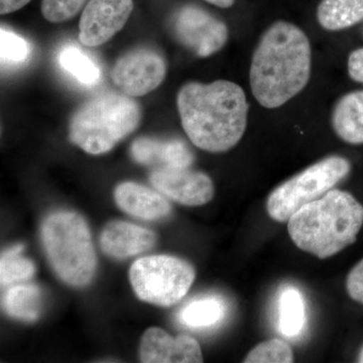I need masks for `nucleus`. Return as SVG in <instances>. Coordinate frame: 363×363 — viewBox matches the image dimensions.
I'll list each match as a JSON object with an SVG mask.
<instances>
[{
  "mask_svg": "<svg viewBox=\"0 0 363 363\" xmlns=\"http://www.w3.org/2000/svg\"><path fill=\"white\" fill-rule=\"evenodd\" d=\"M114 197L121 210L145 220H157L171 213V204L162 193L133 182L117 186Z\"/></svg>",
  "mask_w": 363,
  "mask_h": 363,
  "instance_id": "obj_15",
  "label": "nucleus"
},
{
  "mask_svg": "<svg viewBox=\"0 0 363 363\" xmlns=\"http://www.w3.org/2000/svg\"><path fill=\"white\" fill-rule=\"evenodd\" d=\"M133 0H89L79 21V40L87 47L108 42L128 23Z\"/></svg>",
  "mask_w": 363,
  "mask_h": 363,
  "instance_id": "obj_10",
  "label": "nucleus"
},
{
  "mask_svg": "<svg viewBox=\"0 0 363 363\" xmlns=\"http://www.w3.org/2000/svg\"><path fill=\"white\" fill-rule=\"evenodd\" d=\"M311 59L306 33L293 23L277 21L253 52L250 72L253 96L266 108L281 107L309 82Z\"/></svg>",
  "mask_w": 363,
  "mask_h": 363,
  "instance_id": "obj_2",
  "label": "nucleus"
},
{
  "mask_svg": "<svg viewBox=\"0 0 363 363\" xmlns=\"http://www.w3.org/2000/svg\"><path fill=\"white\" fill-rule=\"evenodd\" d=\"M23 250V245H16L2 253L0 260V281L2 286L26 281L35 274V267L32 260L21 257Z\"/></svg>",
  "mask_w": 363,
  "mask_h": 363,
  "instance_id": "obj_22",
  "label": "nucleus"
},
{
  "mask_svg": "<svg viewBox=\"0 0 363 363\" xmlns=\"http://www.w3.org/2000/svg\"><path fill=\"white\" fill-rule=\"evenodd\" d=\"M130 152L138 164L154 166L157 169L190 168L194 162V155L187 143L177 138L160 140L143 136L133 142Z\"/></svg>",
  "mask_w": 363,
  "mask_h": 363,
  "instance_id": "obj_13",
  "label": "nucleus"
},
{
  "mask_svg": "<svg viewBox=\"0 0 363 363\" xmlns=\"http://www.w3.org/2000/svg\"><path fill=\"white\" fill-rule=\"evenodd\" d=\"M225 307L216 298H204L189 303L180 312L182 324L190 328H206L221 321Z\"/></svg>",
  "mask_w": 363,
  "mask_h": 363,
  "instance_id": "obj_21",
  "label": "nucleus"
},
{
  "mask_svg": "<svg viewBox=\"0 0 363 363\" xmlns=\"http://www.w3.org/2000/svg\"><path fill=\"white\" fill-rule=\"evenodd\" d=\"M363 226V205L345 191L332 190L300 209L288 220L296 247L326 259L357 240Z\"/></svg>",
  "mask_w": 363,
  "mask_h": 363,
  "instance_id": "obj_3",
  "label": "nucleus"
},
{
  "mask_svg": "<svg viewBox=\"0 0 363 363\" xmlns=\"http://www.w3.org/2000/svg\"><path fill=\"white\" fill-rule=\"evenodd\" d=\"M58 61L62 69L70 74L79 84L93 87L101 80L100 67L77 45H64L59 52Z\"/></svg>",
  "mask_w": 363,
  "mask_h": 363,
  "instance_id": "obj_18",
  "label": "nucleus"
},
{
  "mask_svg": "<svg viewBox=\"0 0 363 363\" xmlns=\"http://www.w3.org/2000/svg\"><path fill=\"white\" fill-rule=\"evenodd\" d=\"M157 235L149 229L124 221L107 224L100 236L102 250L114 259H128L147 252L156 245Z\"/></svg>",
  "mask_w": 363,
  "mask_h": 363,
  "instance_id": "obj_14",
  "label": "nucleus"
},
{
  "mask_svg": "<svg viewBox=\"0 0 363 363\" xmlns=\"http://www.w3.org/2000/svg\"><path fill=\"white\" fill-rule=\"evenodd\" d=\"M209 4H214V6L221 7V9H228L233 6L235 0H205Z\"/></svg>",
  "mask_w": 363,
  "mask_h": 363,
  "instance_id": "obj_29",
  "label": "nucleus"
},
{
  "mask_svg": "<svg viewBox=\"0 0 363 363\" xmlns=\"http://www.w3.org/2000/svg\"><path fill=\"white\" fill-rule=\"evenodd\" d=\"M346 290L353 301L363 305V259L348 274Z\"/></svg>",
  "mask_w": 363,
  "mask_h": 363,
  "instance_id": "obj_26",
  "label": "nucleus"
},
{
  "mask_svg": "<svg viewBox=\"0 0 363 363\" xmlns=\"http://www.w3.org/2000/svg\"><path fill=\"white\" fill-rule=\"evenodd\" d=\"M294 362L292 348L281 339L274 338L259 344L243 360L245 363H290Z\"/></svg>",
  "mask_w": 363,
  "mask_h": 363,
  "instance_id": "obj_23",
  "label": "nucleus"
},
{
  "mask_svg": "<svg viewBox=\"0 0 363 363\" xmlns=\"http://www.w3.org/2000/svg\"><path fill=\"white\" fill-rule=\"evenodd\" d=\"M348 73L351 79L363 84V48L351 52L348 59Z\"/></svg>",
  "mask_w": 363,
  "mask_h": 363,
  "instance_id": "obj_27",
  "label": "nucleus"
},
{
  "mask_svg": "<svg viewBox=\"0 0 363 363\" xmlns=\"http://www.w3.org/2000/svg\"><path fill=\"white\" fill-rule=\"evenodd\" d=\"M192 264L179 257L152 255L135 260L130 267L133 291L140 300L169 307L180 302L194 283Z\"/></svg>",
  "mask_w": 363,
  "mask_h": 363,
  "instance_id": "obj_7",
  "label": "nucleus"
},
{
  "mask_svg": "<svg viewBox=\"0 0 363 363\" xmlns=\"http://www.w3.org/2000/svg\"><path fill=\"white\" fill-rule=\"evenodd\" d=\"M87 4L88 0H42L43 16L50 23H64L75 18Z\"/></svg>",
  "mask_w": 363,
  "mask_h": 363,
  "instance_id": "obj_25",
  "label": "nucleus"
},
{
  "mask_svg": "<svg viewBox=\"0 0 363 363\" xmlns=\"http://www.w3.org/2000/svg\"><path fill=\"white\" fill-rule=\"evenodd\" d=\"M42 240L55 272L68 285L83 286L96 271V255L89 227L74 212H55L42 227Z\"/></svg>",
  "mask_w": 363,
  "mask_h": 363,
  "instance_id": "obj_5",
  "label": "nucleus"
},
{
  "mask_svg": "<svg viewBox=\"0 0 363 363\" xmlns=\"http://www.w3.org/2000/svg\"><path fill=\"white\" fill-rule=\"evenodd\" d=\"M345 157L332 156L312 164L274 189L267 201L269 217L288 222L301 207L323 197L350 174Z\"/></svg>",
  "mask_w": 363,
  "mask_h": 363,
  "instance_id": "obj_6",
  "label": "nucleus"
},
{
  "mask_svg": "<svg viewBox=\"0 0 363 363\" xmlns=\"http://www.w3.org/2000/svg\"><path fill=\"white\" fill-rule=\"evenodd\" d=\"M140 118L142 111L133 97L124 93H102L74 112L69 138L88 154H105L133 133Z\"/></svg>",
  "mask_w": 363,
  "mask_h": 363,
  "instance_id": "obj_4",
  "label": "nucleus"
},
{
  "mask_svg": "<svg viewBox=\"0 0 363 363\" xmlns=\"http://www.w3.org/2000/svg\"><path fill=\"white\" fill-rule=\"evenodd\" d=\"M0 51L2 66H18L28 61L30 48L18 33L2 28L0 30Z\"/></svg>",
  "mask_w": 363,
  "mask_h": 363,
  "instance_id": "obj_24",
  "label": "nucleus"
},
{
  "mask_svg": "<svg viewBox=\"0 0 363 363\" xmlns=\"http://www.w3.org/2000/svg\"><path fill=\"white\" fill-rule=\"evenodd\" d=\"M2 303L9 316L23 321H35L42 309V294L35 285L14 286L6 291Z\"/></svg>",
  "mask_w": 363,
  "mask_h": 363,
  "instance_id": "obj_19",
  "label": "nucleus"
},
{
  "mask_svg": "<svg viewBox=\"0 0 363 363\" xmlns=\"http://www.w3.org/2000/svg\"><path fill=\"white\" fill-rule=\"evenodd\" d=\"M140 359L145 363H198L203 362V355L199 343L191 336L173 337L152 327L143 335Z\"/></svg>",
  "mask_w": 363,
  "mask_h": 363,
  "instance_id": "obj_12",
  "label": "nucleus"
},
{
  "mask_svg": "<svg viewBox=\"0 0 363 363\" xmlns=\"http://www.w3.org/2000/svg\"><path fill=\"white\" fill-rule=\"evenodd\" d=\"M358 362L363 363V346L362 350L359 351V354H358Z\"/></svg>",
  "mask_w": 363,
  "mask_h": 363,
  "instance_id": "obj_30",
  "label": "nucleus"
},
{
  "mask_svg": "<svg viewBox=\"0 0 363 363\" xmlns=\"http://www.w3.org/2000/svg\"><path fill=\"white\" fill-rule=\"evenodd\" d=\"M32 0H0V13L9 14L14 11H20L26 4H30Z\"/></svg>",
  "mask_w": 363,
  "mask_h": 363,
  "instance_id": "obj_28",
  "label": "nucleus"
},
{
  "mask_svg": "<svg viewBox=\"0 0 363 363\" xmlns=\"http://www.w3.org/2000/svg\"><path fill=\"white\" fill-rule=\"evenodd\" d=\"M306 304L298 289L286 288L279 300V331L285 337L295 338L304 330Z\"/></svg>",
  "mask_w": 363,
  "mask_h": 363,
  "instance_id": "obj_20",
  "label": "nucleus"
},
{
  "mask_svg": "<svg viewBox=\"0 0 363 363\" xmlns=\"http://www.w3.org/2000/svg\"><path fill=\"white\" fill-rule=\"evenodd\" d=\"M166 74L167 64L161 52L140 47L119 57L112 68L111 79L124 94L142 97L157 89Z\"/></svg>",
  "mask_w": 363,
  "mask_h": 363,
  "instance_id": "obj_8",
  "label": "nucleus"
},
{
  "mask_svg": "<svg viewBox=\"0 0 363 363\" xmlns=\"http://www.w3.org/2000/svg\"><path fill=\"white\" fill-rule=\"evenodd\" d=\"M332 126L343 142L363 143V91L348 93L336 104L332 113Z\"/></svg>",
  "mask_w": 363,
  "mask_h": 363,
  "instance_id": "obj_16",
  "label": "nucleus"
},
{
  "mask_svg": "<svg viewBox=\"0 0 363 363\" xmlns=\"http://www.w3.org/2000/svg\"><path fill=\"white\" fill-rule=\"evenodd\" d=\"M156 190L186 206H201L214 196L213 182L206 174L189 168H160L150 177Z\"/></svg>",
  "mask_w": 363,
  "mask_h": 363,
  "instance_id": "obj_11",
  "label": "nucleus"
},
{
  "mask_svg": "<svg viewBox=\"0 0 363 363\" xmlns=\"http://www.w3.org/2000/svg\"><path fill=\"white\" fill-rule=\"evenodd\" d=\"M317 18L325 30L350 28L363 21V0H322Z\"/></svg>",
  "mask_w": 363,
  "mask_h": 363,
  "instance_id": "obj_17",
  "label": "nucleus"
},
{
  "mask_svg": "<svg viewBox=\"0 0 363 363\" xmlns=\"http://www.w3.org/2000/svg\"><path fill=\"white\" fill-rule=\"evenodd\" d=\"M177 105L189 140L206 152L233 149L247 130V97L242 88L230 81L187 83L179 91Z\"/></svg>",
  "mask_w": 363,
  "mask_h": 363,
  "instance_id": "obj_1",
  "label": "nucleus"
},
{
  "mask_svg": "<svg viewBox=\"0 0 363 363\" xmlns=\"http://www.w3.org/2000/svg\"><path fill=\"white\" fill-rule=\"evenodd\" d=\"M172 28L176 39L201 58L220 51L228 40L225 23L194 4L182 6L176 11Z\"/></svg>",
  "mask_w": 363,
  "mask_h": 363,
  "instance_id": "obj_9",
  "label": "nucleus"
}]
</instances>
